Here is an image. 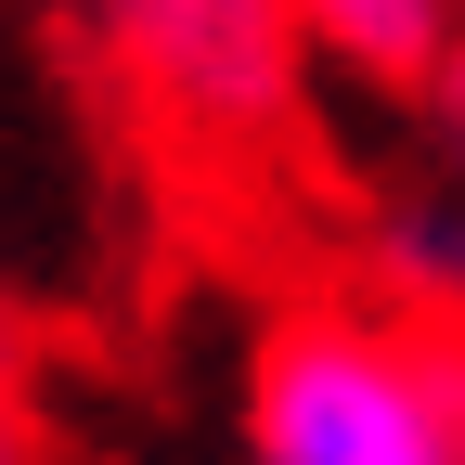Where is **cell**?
I'll list each match as a JSON object with an SVG mask.
<instances>
[{
    "mask_svg": "<svg viewBox=\"0 0 465 465\" xmlns=\"http://www.w3.org/2000/svg\"><path fill=\"white\" fill-rule=\"evenodd\" d=\"M246 465H465V362L414 311L311 298L246 362Z\"/></svg>",
    "mask_w": 465,
    "mask_h": 465,
    "instance_id": "obj_1",
    "label": "cell"
},
{
    "mask_svg": "<svg viewBox=\"0 0 465 465\" xmlns=\"http://www.w3.org/2000/svg\"><path fill=\"white\" fill-rule=\"evenodd\" d=\"M104 26L194 130H272L298 104V26H284V0H104Z\"/></svg>",
    "mask_w": 465,
    "mask_h": 465,
    "instance_id": "obj_2",
    "label": "cell"
},
{
    "mask_svg": "<svg viewBox=\"0 0 465 465\" xmlns=\"http://www.w3.org/2000/svg\"><path fill=\"white\" fill-rule=\"evenodd\" d=\"M0 465H26V414H14V375H0Z\"/></svg>",
    "mask_w": 465,
    "mask_h": 465,
    "instance_id": "obj_3",
    "label": "cell"
}]
</instances>
